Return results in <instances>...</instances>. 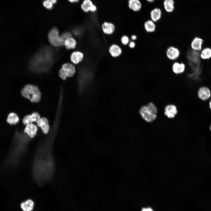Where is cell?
<instances>
[{
  "mask_svg": "<svg viewBox=\"0 0 211 211\" xmlns=\"http://www.w3.org/2000/svg\"><path fill=\"white\" fill-rule=\"evenodd\" d=\"M68 1L71 3H73L78 2L79 1V0H68Z\"/></svg>",
  "mask_w": 211,
  "mask_h": 211,
  "instance_id": "34",
  "label": "cell"
},
{
  "mask_svg": "<svg viewBox=\"0 0 211 211\" xmlns=\"http://www.w3.org/2000/svg\"><path fill=\"white\" fill-rule=\"evenodd\" d=\"M143 27L145 31L149 33H154L157 28L156 23L150 19H148L144 21Z\"/></svg>",
  "mask_w": 211,
  "mask_h": 211,
  "instance_id": "16",
  "label": "cell"
},
{
  "mask_svg": "<svg viewBox=\"0 0 211 211\" xmlns=\"http://www.w3.org/2000/svg\"><path fill=\"white\" fill-rule=\"evenodd\" d=\"M147 2L149 3H153L156 0H146Z\"/></svg>",
  "mask_w": 211,
  "mask_h": 211,
  "instance_id": "36",
  "label": "cell"
},
{
  "mask_svg": "<svg viewBox=\"0 0 211 211\" xmlns=\"http://www.w3.org/2000/svg\"><path fill=\"white\" fill-rule=\"evenodd\" d=\"M21 95L30 100L32 103H39L41 99L42 94L39 87L36 85L27 84L24 86L21 91Z\"/></svg>",
  "mask_w": 211,
  "mask_h": 211,
  "instance_id": "2",
  "label": "cell"
},
{
  "mask_svg": "<svg viewBox=\"0 0 211 211\" xmlns=\"http://www.w3.org/2000/svg\"><path fill=\"white\" fill-rule=\"evenodd\" d=\"M76 71L74 66L70 63L63 64L59 72V75L63 80H65L68 77L72 76Z\"/></svg>",
  "mask_w": 211,
  "mask_h": 211,
  "instance_id": "3",
  "label": "cell"
},
{
  "mask_svg": "<svg viewBox=\"0 0 211 211\" xmlns=\"http://www.w3.org/2000/svg\"><path fill=\"white\" fill-rule=\"evenodd\" d=\"M81 8L84 12L86 13L89 11L95 13L97 10L96 6L91 0H84L81 5Z\"/></svg>",
  "mask_w": 211,
  "mask_h": 211,
  "instance_id": "12",
  "label": "cell"
},
{
  "mask_svg": "<svg viewBox=\"0 0 211 211\" xmlns=\"http://www.w3.org/2000/svg\"><path fill=\"white\" fill-rule=\"evenodd\" d=\"M42 4L43 6L47 9H51L53 7V4L47 0H44Z\"/></svg>",
  "mask_w": 211,
  "mask_h": 211,
  "instance_id": "28",
  "label": "cell"
},
{
  "mask_svg": "<svg viewBox=\"0 0 211 211\" xmlns=\"http://www.w3.org/2000/svg\"><path fill=\"white\" fill-rule=\"evenodd\" d=\"M204 40L203 38L198 36L194 37L190 43V49L194 51L200 52L203 48Z\"/></svg>",
  "mask_w": 211,
  "mask_h": 211,
  "instance_id": "8",
  "label": "cell"
},
{
  "mask_svg": "<svg viewBox=\"0 0 211 211\" xmlns=\"http://www.w3.org/2000/svg\"><path fill=\"white\" fill-rule=\"evenodd\" d=\"M102 29L103 33L106 35H111L114 32L115 26L113 23L107 22H104L102 25Z\"/></svg>",
  "mask_w": 211,
  "mask_h": 211,
  "instance_id": "18",
  "label": "cell"
},
{
  "mask_svg": "<svg viewBox=\"0 0 211 211\" xmlns=\"http://www.w3.org/2000/svg\"><path fill=\"white\" fill-rule=\"evenodd\" d=\"M141 211H154L152 208L150 207H143L141 210Z\"/></svg>",
  "mask_w": 211,
  "mask_h": 211,
  "instance_id": "31",
  "label": "cell"
},
{
  "mask_svg": "<svg viewBox=\"0 0 211 211\" xmlns=\"http://www.w3.org/2000/svg\"><path fill=\"white\" fill-rule=\"evenodd\" d=\"M165 54L168 59L171 61H174L179 58L181 53L178 48L173 46H170L166 49Z\"/></svg>",
  "mask_w": 211,
  "mask_h": 211,
  "instance_id": "7",
  "label": "cell"
},
{
  "mask_svg": "<svg viewBox=\"0 0 211 211\" xmlns=\"http://www.w3.org/2000/svg\"><path fill=\"white\" fill-rule=\"evenodd\" d=\"M210 89H211V88H210Z\"/></svg>",
  "mask_w": 211,
  "mask_h": 211,
  "instance_id": "38",
  "label": "cell"
},
{
  "mask_svg": "<svg viewBox=\"0 0 211 211\" xmlns=\"http://www.w3.org/2000/svg\"><path fill=\"white\" fill-rule=\"evenodd\" d=\"M131 39L132 41H134L137 39V37L135 35H132L131 37Z\"/></svg>",
  "mask_w": 211,
  "mask_h": 211,
  "instance_id": "32",
  "label": "cell"
},
{
  "mask_svg": "<svg viewBox=\"0 0 211 211\" xmlns=\"http://www.w3.org/2000/svg\"><path fill=\"white\" fill-rule=\"evenodd\" d=\"M196 95L200 101L203 102L208 101L211 98L210 88L206 86H200L197 90Z\"/></svg>",
  "mask_w": 211,
  "mask_h": 211,
  "instance_id": "5",
  "label": "cell"
},
{
  "mask_svg": "<svg viewBox=\"0 0 211 211\" xmlns=\"http://www.w3.org/2000/svg\"><path fill=\"white\" fill-rule=\"evenodd\" d=\"M52 3L53 4H55L57 2V0H47Z\"/></svg>",
  "mask_w": 211,
  "mask_h": 211,
  "instance_id": "35",
  "label": "cell"
},
{
  "mask_svg": "<svg viewBox=\"0 0 211 211\" xmlns=\"http://www.w3.org/2000/svg\"><path fill=\"white\" fill-rule=\"evenodd\" d=\"M36 122L37 126L40 127L44 134L47 135L49 132L50 128L48 120L46 118L40 117Z\"/></svg>",
  "mask_w": 211,
  "mask_h": 211,
  "instance_id": "10",
  "label": "cell"
},
{
  "mask_svg": "<svg viewBox=\"0 0 211 211\" xmlns=\"http://www.w3.org/2000/svg\"><path fill=\"white\" fill-rule=\"evenodd\" d=\"M62 111L61 108H57L52 126L47 135L40 141L35 151L33 161L32 175L34 180L39 185L50 181L55 172L53 147Z\"/></svg>",
  "mask_w": 211,
  "mask_h": 211,
  "instance_id": "1",
  "label": "cell"
},
{
  "mask_svg": "<svg viewBox=\"0 0 211 211\" xmlns=\"http://www.w3.org/2000/svg\"><path fill=\"white\" fill-rule=\"evenodd\" d=\"M147 107L151 110L155 114H157L158 112L157 108L154 103L150 102L147 105Z\"/></svg>",
  "mask_w": 211,
  "mask_h": 211,
  "instance_id": "27",
  "label": "cell"
},
{
  "mask_svg": "<svg viewBox=\"0 0 211 211\" xmlns=\"http://www.w3.org/2000/svg\"><path fill=\"white\" fill-rule=\"evenodd\" d=\"M209 129L210 130V131L211 132V122L210 123L209 126Z\"/></svg>",
  "mask_w": 211,
  "mask_h": 211,
  "instance_id": "37",
  "label": "cell"
},
{
  "mask_svg": "<svg viewBox=\"0 0 211 211\" xmlns=\"http://www.w3.org/2000/svg\"><path fill=\"white\" fill-rule=\"evenodd\" d=\"M109 52L112 57H117L121 54L122 50L119 46L116 44H114L110 47L109 49Z\"/></svg>",
  "mask_w": 211,
  "mask_h": 211,
  "instance_id": "21",
  "label": "cell"
},
{
  "mask_svg": "<svg viewBox=\"0 0 211 211\" xmlns=\"http://www.w3.org/2000/svg\"><path fill=\"white\" fill-rule=\"evenodd\" d=\"M7 122L11 125L17 124L19 121L20 119L16 113L11 112L8 115L7 119Z\"/></svg>",
  "mask_w": 211,
  "mask_h": 211,
  "instance_id": "24",
  "label": "cell"
},
{
  "mask_svg": "<svg viewBox=\"0 0 211 211\" xmlns=\"http://www.w3.org/2000/svg\"><path fill=\"white\" fill-rule=\"evenodd\" d=\"M176 106L173 104H169L164 108V114L169 118H174L178 113Z\"/></svg>",
  "mask_w": 211,
  "mask_h": 211,
  "instance_id": "14",
  "label": "cell"
},
{
  "mask_svg": "<svg viewBox=\"0 0 211 211\" xmlns=\"http://www.w3.org/2000/svg\"><path fill=\"white\" fill-rule=\"evenodd\" d=\"M72 34L69 32H65L63 33L60 36L61 41L64 45L65 40L67 39L72 37Z\"/></svg>",
  "mask_w": 211,
  "mask_h": 211,
  "instance_id": "26",
  "label": "cell"
},
{
  "mask_svg": "<svg viewBox=\"0 0 211 211\" xmlns=\"http://www.w3.org/2000/svg\"><path fill=\"white\" fill-rule=\"evenodd\" d=\"M121 40L122 44L125 45H128L130 42L129 37L126 35H123L122 37Z\"/></svg>",
  "mask_w": 211,
  "mask_h": 211,
  "instance_id": "29",
  "label": "cell"
},
{
  "mask_svg": "<svg viewBox=\"0 0 211 211\" xmlns=\"http://www.w3.org/2000/svg\"><path fill=\"white\" fill-rule=\"evenodd\" d=\"M162 12L161 8L158 7L152 9L150 13L151 20L156 23L159 22L162 18Z\"/></svg>",
  "mask_w": 211,
  "mask_h": 211,
  "instance_id": "15",
  "label": "cell"
},
{
  "mask_svg": "<svg viewBox=\"0 0 211 211\" xmlns=\"http://www.w3.org/2000/svg\"><path fill=\"white\" fill-rule=\"evenodd\" d=\"M84 57V54L82 52L76 51L73 52L72 54L70 59L73 63L77 64L82 60Z\"/></svg>",
  "mask_w": 211,
  "mask_h": 211,
  "instance_id": "19",
  "label": "cell"
},
{
  "mask_svg": "<svg viewBox=\"0 0 211 211\" xmlns=\"http://www.w3.org/2000/svg\"><path fill=\"white\" fill-rule=\"evenodd\" d=\"M48 38L49 42L52 45L55 47H59L63 45L58 29L54 27L52 28L48 34Z\"/></svg>",
  "mask_w": 211,
  "mask_h": 211,
  "instance_id": "6",
  "label": "cell"
},
{
  "mask_svg": "<svg viewBox=\"0 0 211 211\" xmlns=\"http://www.w3.org/2000/svg\"><path fill=\"white\" fill-rule=\"evenodd\" d=\"M208 105L209 109L211 111V98L208 101Z\"/></svg>",
  "mask_w": 211,
  "mask_h": 211,
  "instance_id": "33",
  "label": "cell"
},
{
  "mask_svg": "<svg viewBox=\"0 0 211 211\" xmlns=\"http://www.w3.org/2000/svg\"><path fill=\"white\" fill-rule=\"evenodd\" d=\"M34 203L31 199H28L21 203L20 207L23 211H31L34 208Z\"/></svg>",
  "mask_w": 211,
  "mask_h": 211,
  "instance_id": "20",
  "label": "cell"
},
{
  "mask_svg": "<svg viewBox=\"0 0 211 211\" xmlns=\"http://www.w3.org/2000/svg\"><path fill=\"white\" fill-rule=\"evenodd\" d=\"M164 10L167 13L172 12L175 9V2L174 0H164L163 3Z\"/></svg>",
  "mask_w": 211,
  "mask_h": 211,
  "instance_id": "23",
  "label": "cell"
},
{
  "mask_svg": "<svg viewBox=\"0 0 211 211\" xmlns=\"http://www.w3.org/2000/svg\"><path fill=\"white\" fill-rule=\"evenodd\" d=\"M76 42L72 37L67 39L64 42V45L67 49H74L76 46Z\"/></svg>",
  "mask_w": 211,
  "mask_h": 211,
  "instance_id": "25",
  "label": "cell"
},
{
  "mask_svg": "<svg viewBox=\"0 0 211 211\" xmlns=\"http://www.w3.org/2000/svg\"><path fill=\"white\" fill-rule=\"evenodd\" d=\"M40 118V115L38 112H33L31 114L25 116L23 118L22 123L25 125L33 123L34 122H36Z\"/></svg>",
  "mask_w": 211,
  "mask_h": 211,
  "instance_id": "9",
  "label": "cell"
},
{
  "mask_svg": "<svg viewBox=\"0 0 211 211\" xmlns=\"http://www.w3.org/2000/svg\"><path fill=\"white\" fill-rule=\"evenodd\" d=\"M38 131L37 126L33 123L25 125L23 130L24 132L32 139L36 136Z\"/></svg>",
  "mask_w": 211,
  "mask_h": 211,
  "instance_id": "13",
  "label": "cell"
},
{
  "mask_svg": "<svg viewBox=\"0 0 211 211\" xmlns=\"http://www.w3.org/2000/svg\"><path fill=\"white\" fill-rule=\"evenodd\" d=\"M139 112L142 119L148 122L154 121L157 117V114L154 113L146 105L142 106L140 108Z\"/></svg>",
  "mask_w": 211,
  "mask_h": 211,
  "instance_id": "4",
  "label": "cell"
},
{
  "mask_svg": "<svg viewBox=\"0 0 211 211\" xmlns=\"http://www.w3.org/2000/svg\"><path fill=\"white\" fill-rule=\"evenodd\" d=\"M200 57L202 60H207L211 59V48L206 47H203L200 52Z\"/></svg>",
  "mask_w": 211,
  "mask_h": 211,
  "instance_id": "22",
  "label": "cell"
},
{
  "mask_svg": "<svg viewBox=\"0 0 211 211\" xmlns=\"http://www.w3.org/2000/svg\"><path fill=\"white\" fill-rule=\"evenodd\" d=\"M186 65L183 62L175 61L171 67L173 72L176 74H180L184 73L186 69Z\"/></svg>",
  "mask_w": 211,
  "mask_h": 211,
  "instance_id": "11",
  "label": "cell"
},
{
  "mask_svg": "<svg viewBox=\"0 0 211 211\" xmlns=\"http://www.w3.org/2000/svg\"><path fill=\"white\" fill-rule=\"evenodd\" d=\"M129 47L131 49L134 48L136 46V43L133 41H130L128 44Z\"/></svg>",
  "mask_w": 211,
  "mask_h": 211,
  "instance_id": "30",
  "label": "cell"
},
{
  "mask_svg": "<svg viewBox=\"0 0 211 211\" xmlns=\"http://www.w3.org/2000/svg\"><path fill=\"white\" fill-rule=\"evenodd\" d=\"M128 6L131 10L135 12L139 11L142 8V3L140 0H128Z\"/></svg>",
  "mask_w": 211,
  "mask_h": 211,
  "instance_id": "17",
  "label": "cell"
}]
</instances>
